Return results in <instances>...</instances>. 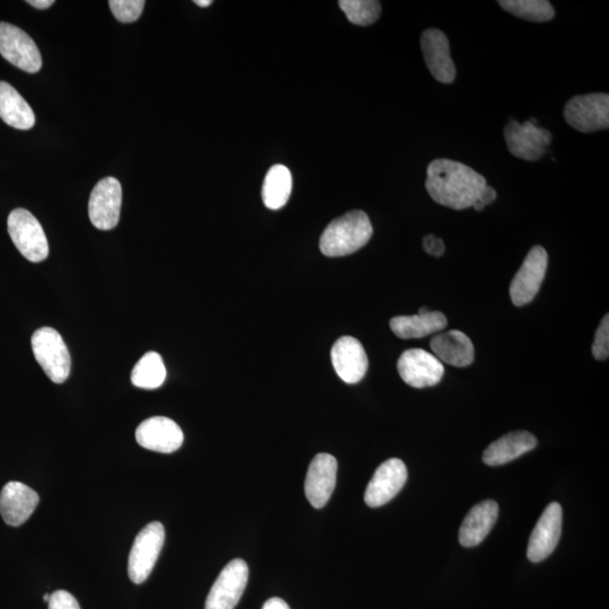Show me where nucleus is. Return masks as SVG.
I'll return each instance as SVG.
<instances>
[{"mask_svg": "<svg viewBox=\"0 0 609 609\" xmlns=\"http://www.w3.org/2000/svg\"><path fill=\"white\" fill-rule=\"evenodd\" d=\"M488 183L484 176L460 162L439 158L427 170L426 188L432 200L455 210L473 207Z\"/></svg>", "mask_w": 609, "mask_h": 609, "instance_id": "f257e3e1", "label": "nucleus"}, {"mask_svg": "<svg viewBox=\"0 0 609 609\" xmlns=\"http://www.w3.org/2000/svg\"><path fill=\"white\" fill-rule=\"evenodd\" d=\"M373 236V226L364 211L353 210L332 220L321 236L320 250L329 258L346 257L363 249Z\"/></svg>", "mask_w": 609, "mask_h": 609, "instance_id": "f03ea898", "label": "nucleus"}, {"mask_svg": "<svg viewBox=\"0 0 609 609\" xmlns=\"http://www.w3.org/2000/svg\"><path fill=\"white\" fill-rule=\"evenodd\" d=\"M31 344L35 359L49 379L56 384L65 383L72 359L61 335L54 329L42 328L35 331Z\"/></svg>", "mask_w": 609, "mask_h": 609, "instance_id": "7ed1b4c3", "label": "nucleus"}, {"mask_svg": "<svg viewBox=\"0 0 609 609\" xmlns=\"http://www.w3.org/2000/svg\"><path fill=\"white\" fill-rule=\"evenodd\" d=\"M8 233L25 259L39 263L48 258L49 244L39 220L30 211L15 209L7 220Z\"/></svg>", "mask_w": 609, "mask_h": 609, "instance_id": "20e7f679", "label": "nucleus"}, {"mask_svg": "<svg viewBox=\"0 0 609 609\" xmlns=\"http://www.w3.org/2000/svg\"><path fill=\"white\" fill-rule=\"evenodd\" d=\"M165 542V528L154 522L141 529L131 547L128 573L134 584L145 582L152 573Z\"/></svg>", "mask_w": 609, "mask_h": 609, "instance_id": "39448f33", "label": "nucleus"}, {"mask_svg": "<svg viewBox=\"0 0 609 609\" xmlns=\"http://www.w3.org/2000/svg\"><path fill=\"white\" fill-rule=\"evenodd\" d=\"M569 126L580 132H595L609 127V96L604 93L572 97L564 108Z\"/></svg>", "mask_w": 609, "mask_h": 609, "instance_id": "423d86ee", "label": "nucleus"}, {"mask_svg": "<svg viewBox=\"0 0 609 609\" xmlns=\"http://www.w3.org/2000/svg\"><path fill=\"white\" fill-rule=\"evenodd\" d=\"M0 55L26 73H38L42 67L37 44L28 33L10 23L0 22Z\"/></svg>", "mask_w": 609, "mask_h": 609, "instance_id": "0eeeda50", "label": "nucleus"}, {"mask_svg": "<svg viewBox=\"0 0 609 609\" xmlns=\"http://www.w3.org/2000/svg\"><path fill=\"white\" fill-rule=\"evenodd\" d=\"M549 255L542 246L529 251L522 268L510 285V298L515 306L522 307L532 302L543 284Z\"/></svg>", "mask_w": 609, "mask_h": 609, "instance_id": "6e6552de", "label": "nucleus"}, {"mask_svg": "<svg viewBox=\"0 0 609 609\" xmlns=\"http://www.w3.org/2000/svg\"><path fill=\"white\" fill-rule=\"evenodd\" d=\"M122 187L116 178H105L95 185L88 202V215L101 231L116 228L121 214Z\"/></svg>", "mask_w": 609, "mask_h": 609, "instance_id": "1a4fd4ad", "label": "nucleus"}, {"mask_svg": "<svg viewBox=\"0 0 609 609\" xmlns=\"http://www.w3.org/2000/svg\"><path fill=\"white\" fill-rule=\"evenodd\" d=\"M505 139L509 152L520 160H541L552 143L549 130L537 127L531 121H510L505 128Z\"/></svg>", "mask_w": 609, "mask_h": 609, "instance_id": "9d476101", "label": "nucleus"}, {"mask_svg": "<svg viewBox=\"0 0 609 609\" xmlns=\"http://www.w3.org/2000/svg\"><path fill=\"white\" fill-rule=\"evenodd\" d=\"M249 580V567L241 559L229 562L220 572L206 600V609H234Z\"/></svg>", "mask_w": 609, "mask_h": 609, "instance_id": "9b49d317", "label": "nucleus"}, {"mask_svg": "<svg viewBox=\"0 0 609 609\" xmlns=\"http://www.w3.org/2000/svg\"><path fill=\"white\" fill-rule=\"evenodd\" d=\"M397 370L403 381L416 388L437 385L445 374L443 363L423 349H410L397 361Z\"/></svg>", "mask_w": 609, "mask_h": 609, "instance_id": "f8f14e48", "label": "nucleus"}, {"mask_svg": "<svg viewBox=\"0 0 609 609\" xmlns=\"http://www.w3.org/2000/svg\"><path fill=\"white\" fill-rule=\"evenodd\" d=\"M562 516V507L558 502H552L546 507L529 538V561L542 562L554 552L561 537Z\"/></svg>", "mask_w": 609, "mask_h": 609, "instance_id": "ddd939ff", "label": "nucleus"}, {"mask_svg": "<svg viewBox=\"0 0 609 609\" xmlns=\"http://www.w3.org/2000/svg\"><path fill=\"white\" fill-rule=\"evenodd\" d=\"M408 480V470L399 458H391L376 470L365 493V502L369 507L377 508L390 502L399 493Z\"/></svg>", "mask_w": 609, "mask_h": 609, "instance_id": "4468645a", "label": "nucleus"}, {"mask_svg": "<svg viewBox=\"0 0 609 609\" xmlns=\"http://www.w3.org/2000/svg\"><path fill=\"white\" fill-rule=\"evenodd\" d=\"M137 443L153 452L171 454L176 452L184 440L178 423L165 417H154L140 423L136 431Z\"/></svg>", "mask_w": 609, "mask_h": 609, "instance_id": "2eb2a0df", "label": "nucleus"}, {"mask_svg": "<svg viewBox=\"0 0 609 609\" xmlns=\"http://www.w3.org/2000/svg\"><path fill=\"white\" fill-rule=\"evenodd\" d=\"M338 462L330 454H319L308 467L305 481L307 500L316 509L329 502L337 484Z\"/></svg>", "mask_w": 609, "mask_h": 609, "instance_id": "dca6fc26", "label": "nucleus"}, {"mask_svg": "<svg viewBox=\"0 0 609 609\" xmlns=\"http://www.w3.org/2000/svg\"><path fill=\"white\" fill-rule=\"evenodd\" d=\"M331 360L335 372L347 384H357L368 370V357L359 340L342 337L331 350Z\"/></svg>", "mask_w": 609, "mask_h": 609, "instance_id": "f3484780", "label": "nucleus"}, {"mask_svg": "<svg viewBox=\"0 0 609 609\" xmlns=\"http://www.w3.org/2000/svg\"><path fill=\"white\" fill-rule=\"evenodd\" d=\"M39 494L21 482H10L0 492V515L8 526L26 523L39 505Z\"/></svg>", "mask_w": 609, "mask_h": 609, "instance_id": "a211bd4d", "label": "nucleus"}, {"mask_svg": "<svg viewBox=\"0 0 609 609\" xmlns=\"http://www.w3.org/2000/svg\"><path fill=\"white\" fill-rule=\"evenodd\" d=\"M421 50L431 75L440 83L452 84L456 77V67L450 57L446 34L436 29L423 32Z\"/></svg>", "mask_w": 609, "mask_h": 609, "instance_id": "6ab92c4d", "label": "nucleus"}, {"mask_svg": "<svg viewBox=\"0 0 609 609\" xmlns=\"http://www.w3.org/2000/svg\"><path fill=\"white\" fill-rule=\"evenodd\" d=\"M434 355L441 363L454 367L472 365L475 357L474 346L469 337L461 331L452 330L436 335L430 342Z\"/></svg>", "mask_w": 609, "mask_h": 609, "instance_id": "aec40b11", "label": "nucleus"}, {"mask_svg": "<svg viewBox=\"0 0 609 609\" xmlns=\"http://www.w3.org/2000/svg\"><path fill=\"white\" fill-rule=\"evenodd\" d=\"M499 506L496 501L485 500L475 505L464 519L460 529V542L464 547L481 544L497 523Z\"/></svg>", "mask_w": 609, "mask_h": 609, "instance_id": "412c9836", "label": "nucleus"}, {"mask_svg": "<svg viewBox=\"0 0 609 609\" xmlns=\"http://www.w3.org/2000/svg\"><path fill=\"white\" fill-rule=\"evenodd\" d=\"M537 446V439L527 431H515L494 441L483 454V462L500 466L517 460Z\"/></svg>", "mask_w": 609, "mask_h": 609, "instance_id": "4be33fe9", "label": "nucleus"}, {"mask_svg": "<svg viewBox=\"0 0 609 609\" xmlns=\"http://www.w3.org/2000/svg\"><path fill=\"white\" fill-rule=\"evenodd\" d=\"M397 338L421 339L446 329L447 319L441 312H428L413 316H396L390 322Z\"/></svg>", "mask_w": 609, "mask_h": 609, "instance_id": "5701e85b", "label": "nucleus"}, {"mask_svg": "<svg viewBox=\"0 0 609 609\" xmlns=\"http://www.w3.org/2000/svg\"><path fill=\"white\" fill-rule=\"evenodd\" d=\"M0 118L6 125L19 130H30L35 125L30 104L6 82H0Z\"/></svg>", "mask_w": 609, "mask_h": 609, "instance_id": "b1692460", "label": "nucleus"}, {"mask_svg": "<svg viewBox=\"0 0 609 609\" xmlns=\"http://www.w3.org/2000/svg\"><path fill=\"white\" fill-rule=\"evenodd\" d=\"M293 190V176L284 165L272 166L263 182L262 199L271 210L286 206Z\"/></svg>", "mask_w": 609, "mask_h": 609, "instance_id": "393cba45", "label": "nucleus"}, {"mask_svg": "<svg viewBox=\"0 0 609 609\" xmlns=\"http://www.w3.org/2000/svg\"><path fill=\"white\" fill-rule=\"evenodd\" d=\"M166 379V367L160 353L148 352L131 373V382L144 390L161 387Z\"/></svg>", "mask_w": 609, "mask_h": 609, "instance_id": "a878e982", "label": "nucleus"}, {"mask_svg": "<svg viewBox=\"0 0 609 609\" xmlns=\"http://www.w3.org/2000/svg\"><path fill=\"white\" fill-rule=\"evenodd\" d=\"M499 5L510 14L529 22H549L555 15L546 0H500Z\"/></svg>", "mask_w": 609, "mask_h": 609, "instance_id": "bb28decb", "label": "nucleus"}, {"mask_svg": "<svg viewBox=\"0 0 609 609\" xmlns=\"http://www.w3.org/2000/svg\"><path fill=\"white\" fill-rule=\"evenodd\" d=\"M339 6L347 19L355 25L368 26L381 17V3L375 0H341Z\"/></svg>", "mask_w": 609, "mask_h": 609, "instance_id": "cd10ccee", "label": "nucleus"}, {"mask_svg": "<svg viewBox=\"0 0 609 609\" xmlns=\"http://www.w3.org/2000/svg\"><path fill=\"white\" fill-rule=\"evenodd\" d=\"M111 11L116 19L122 23H132L139 20L144 12V0H111Z\"/></svg>", "mask_w": 609, "mask_h": 609, "instance_id": "c85d7f7f", "label": "nucleus"}, {"mask_svg": "<svg viewBox=\"0 0 609 609\" xmlns=\"http://www.w3.org/2000/svg\"><path fill=\"white\" fill-rule=\"evenodd\" d=\"M593 355L597 360H606L609 356V316L605 315L598 326L593 344Z\"/></svg>", "mask_w": 609, "mask_h": 609, "instance_id": "c756f323", "label": "nucleus"}, {"mask_svg": "<svg viewBox=\"0 0 609 609\" xmlns=\"http://www.w3.org/2000/svg\"><path fill=\"white\" fill-rule=\"evenodd\" d=\"M49 609H81L77 599L68 591L58 590L50 595Z\"/></svg>", "mask_w": 609, "mask_h": 609, "instance_id": "7c9ffc66", "label": "nucleus"}, {"mask_svg": "<svg viewBox=\"0 0 609 609\" xmlns=\"http://www.w3.org/2000/svg\"><path fill=\"white\" fill-rule=\"evenodd\" d=\"M423 250L431 257L440 258L445 253V244L441 238L435 235H428L423 238Z\"/></svg>", "mask_w": 609, "mask_h": 609, "instance_id": "2f4dec72", "label": "nucleus"}, {"mask_svg": "<svg viewBox=\"0 0 609 609\" xmlns=\"http://www.w3.org/2000/svg\"><path fill=\"white\" fill-rule=\"evenodd\" d=\"M496 199L497 191L487 185V187L482 190L479 200L474 203L472 208L482 211L485 207L491 205V203Z\"/></svg>", "mask_w": 609, "mask_h": 609, "instance_id": "473e14b6", "label": "nucleus"}, {"mask_svg": "<svg viewBox=\"0 0 609 609\" xmlns=\"http://www.w3.org/2000/svg\"><path fill=\"white\" fill-rule=\"evenodd\" d=\"M262 609H290L289 605L280 598H271Z\"/></svg>", "mask_w": 609, "mask_h": 609, "instance_id": "72a5a7b5", "label": "nucleus"}, {"mask_svg": "<svg viewBox=\"0 0 609 609\" xmlns=\"http://www.w3.org/2000/svg\"><path fill=\"white\" fill-rule=\"evenodd\" d=\"M28 4L34 8H38V10H47V8L54 5L55 2L54 0H29Z\"/></svg>", "mask_w": 609, "mask_h": 609, "instance_id": "f704fd0d", "label": "nucleus"}, {"mask_svg": "<svg viewBox=\"0 0 609 609\" xmlns=\"http://www.w3.org/2000/svg\"><path fill=\"white\" fill-rule=\"evenodd\" d=\"M194 4L198 5L199 7H209L211 4H213V2H211V0H196Z\"/></svg>", "mask_w": 609, "mask_h": 609, "instance_id": "c9c22d12", "label": "nucleus"}, {"mask_svg": "<svg viewBox=\"0 0 609 609\" xmlns=\"http://www.w3.org/2000/svg\"><path fill=\"white\" fill-rule=\"evenodd\" d=\"M428 312H430V311H428L427 307H422V308H420L419 314H426Z\"/></svg>", "mask_w": 609, "mask_h": 609, "instance_id": "e433bc0d", "label": "nucleus"}, {"mask_svg": "<svg viewBox=\"0 0 609 609\" xmlns=\"http://www.w3.org/2000/svg\"><path fill=\"white\" fill-rule=\"evenodd\" d=\"M43 599H44V602H49L50 595L49 594L44 595Z\"/></svg>", "mask_w": 609, "mask_h": 609, "instance_id": "4c0bfd02", "label": "nucleus"}]
</instances>
